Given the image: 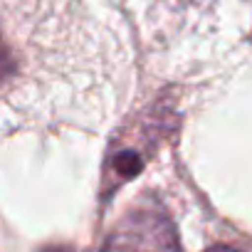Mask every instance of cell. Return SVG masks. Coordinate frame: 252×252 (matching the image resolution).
<instances>
[{"label": "cell", "mask_w": 252, "mask_h": 252, "mask_svg": "<svg viewBox=\"0 0 252 252\" xmlns=\"http://www.w3.org/2000/svg\"><path fill=\"white\" fill-rule=\"evenodd\" d=\"M101 252H181L176 227L158 205H136L109 232Z\"/></svg>", "instance_id": "cell-1"}, {"label": "cell", "mask_w": 252, "mask_h": 252, "mask_svg": "<svg viewBox=\"0 0 252 252\" xmlns=\"http://www.w3.org/2000/svg\"><path fill=\"white\" fill-rule=\"evenodd\" d=\"M144 168V156L134 149H126V151H119L111 156L109 161V176L116 178L119 183L124 181H131L139 171Z\"/></svg>", "instance_id": "cell-2"}, {"label": "cell", "mask_w": 252, "mask_h": 252, "mask_svg": "<svg viewBox=\"0 0 252 252\" xmlns=\"http://www.w3.org/2000/svg\"><path fill=\"white\" fill-rule=\"evenodd\" d=\"M205 252H242V250H235V247H227V245H218V247H210Z\"/></svg>", "instance_id": "cell-3"}, {"label": "cell", "mask_w": 252, "mask_h": 252, "mask_svg": "<svg viewBox=\"0 0 252 252\" xmlns=\"http://www.w3.org/2000/svg\"><path fill=\"white\" fill-rule=\"evenodd\" d=\"M42 252H69V250H64V247H45Z\"/></svg>", "instance_id": "cell-4"}]
</instances>
